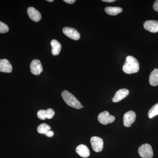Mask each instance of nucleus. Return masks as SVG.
Segmentation results:
<instances>
[{
    "mask_svg": "<svg viewBox=\"0 0 158 158\" xmlns=\"http://www.w3.org/2000/svg\"><path fill=\"white\" fill-rule=\"evenodd\" d=\"M139 70V63L138 60L132 56L126 57V62L123 66V70L125 73L132 74L136 73Z\"/></svg>",
    "mask_w": 158,
    "mask_h": 158,
    "instance_id": "f257e3e1",
    "label": "nucleus"
},
{
    "mask_svg": "<svg viewBox=\"0 0 158 158\" xmlns=\"http://www.w3.org/2000/svg\"><path fill=\"white\" fill-rule=\"evenodd\" d=\"M62 97L66 104L69 106L76 109H80L82 108L81 103L72 94L67 90H65L62 91Z\"/></svg>",
    "mask_w": 158,
    "mask_h": 158,
    "instance_id": "f03ea898",
    "label": "nucleus"
},
{
    "mask_svg": "<svg viewBox=\"0 0 158 158\" xmlns=\"http://www.w3.org/2000/svg\"><path fill=\"white\" fill-rule=\"evenodd\" d=\"M138 152L142 158H152L153 156L152 148L148 144L141 145L138 148Z\"/></svg>",
    "mask_w": 158,
    "mask_h": 158,
    "instance_id": "7ed1b4c3",
    "label": "nucleus"
},
{
    "mask_svg": "<svg viewBox=\"0 0 158 158\" xmlns=\"http://www.w3.org/2000/svg\"><path fill=\"white\" fill-rule=\"evenodd\" d=\"M98 119L102 124L107 125L113 123L115 120V117L110 115L108 111H105L99 114Z\"/></svg>",
    "mask_w": 158,
    "mask_h": 158,
    "instance_id": "20e7f679",
    "label": "nucleus"
},
{
    "mask_svg": "<svg viewBox=\"0 0 158 158\" xmlns=\"http://www.w3.org/2000/svg\"><path fill=\"white\" fill-rule=\"evenodd\" d=\"M90 143L92 148L96 152H100L103 148V141L101 138L94 136L90 138Z\"/></svg>",
    "mask_w": 158,
    "mask_h": 158,
    "instance_id": "39448f33",
    "label": "nucleus"
},
{
    "mask_svg": "<svg viewBox=\"0 0 158 158\" xmlns=\"http://www.w3.org/2000/svg\"><path fill=\"white\" fill-rule=\"evenodd\" d=\"M136 114L134 111H129L125 113L123 116V124L125 127H130L135 122Z\"/></svg>",
    "mask_w": 158,
    "mask_h": 158,
    "instance_id": "423d86ee",
    "label": "nucleus"
},
{
    "mask_svg": "<svg viewBox=\"0 0 158 158\" xmlns=\"http://www.w3.org/2000/svg\"><path fill=\"white\" fill-rule=\"evenodd\" d=\"M30 69L31 73L34 75H39L43 71L42 65L40 61L38 59H34L31 62Z\"/></svg>",
    "mask_w": 158,
    "mask_h": 158,
    "instance_id": "0eeeda50",
    "label": "nucleus"
},
{
    "mask_svg": "<svg viewBox=\"0 0 158 158\" xmlns=\"http://www.w3.org/2000/svg\"><path fill=\"white\" fill-rule=\"evenodd\" d=\"M62 31L65 35L71 39L75 40H77L80 39V33L75 29L65 27L63 29Z\"/></svg>",
    "mask_w": 158,
    "mask_h": 158,
    "instance_id": "6e6552de",
    "label": "nucleus"
},
{
    "mask_svg": "<svg viewBox=\"0 0 158 158\" xmlns=\"http://www.w3.org/2000/svg\"><path fill=\"white\" fill-rule=\"evenodd\" d=\"M144 27L145 30L152 33L158 32V21L150 20L146 21L144 23Z\"/></svg>",
    "mask_w": 158,
    "mask_h": 158,
    "instance_id": "1a4fd4ad",
    "label": "nucleus"
},
{
    "mask_svg": "<svg viewBox=\"0 0 158 158\" xmlns=\"http://www.w3.org/2000/svg\"><path fill=\"white\" fill-rule=\"evenodd\" d=\"M55 115V112L52 109H48L47 110H40L37 112V117L40 119L44 120L45 118L51 119Z\"/></svg>",
    "mask_w": 158,
    "mask_h": 158,
    "instance_id": "9d476101",
    "label": "nucleus"
},
{
    "mask_svg": "<svg viewBox=\"0 0 158 158\" xmlns=\"http://www.w3.org/2000/svg\"><path fill=\"white\" fill-rule=\"evenodd\" d=\"M27 12L29 17L33 21L37 22L41 19V14L34 7H29L27 10Z\"/></svg>",
    "mask_w": 158,
    "mask_h": 158,
    "instance_id": "9b49d317",
    "label": "nucleus"
},
{
    "mask_svg": "<svg viewBox=\"0 0 158 158\" xmlns=\"http://www.w3.org/2000/svg\"><path fill=\"white\" fill-rule=\"evenodd\" d=\"M129 91L127 89H121L118 90L115 94L113 98H112L113 102H118L123 99L128 95Z\"/></svg>",
    "mask_w": 158,
    "mask_h": 158,
    "instance_id": "f8f14e48",
    "label": "nucleus"
},
{
    "mask_svg": "<svg viewBox=\"0 0 158 158\" xmlns=\"http://www.w3.org/2000/svg\"><path fill=\"white\" fill-rule=\"evenodd\" d=\"M12 71V65L7 59H0V72L10 73Z\"/></svg>",
    "mask_w": 158,
    "mask_h": 158,
    "instance_id": "ddd939ff",
    "label": "nucleus"
},
{
    "mask_svg": "<svg viewBox=\"0 0 158 158\" xmlns=\"http://www.w3.org/2000/svg\"><path fill=\"white\" fill-rule=\"evenodd\" d=\"M76 151L79 156L83 158H88L90 154V151L87 146L84 144H80L76 148Z\"/></svg>",
    "mask_w": 158,
    "mask_h": 158,
    "instance_id": "4468645a",
    "label": "nucleus"
},
{
    "mask_svg": "<svg viewBox=\"0 0 158 158\" xmlns=\"http://www.w3.org/2000/svg\"><path fill=\"white\" fill-rule=\"evenodd\" d=\"M51 45L52 47V54L55 56L59 55L61 49V45L60 43L56 40H52L51 41Z\"/></svg>",
    "mask_w": 158,
    "mask_h": 158,
    "instance_id": "2eb2a0df",
    "label": "nucleus"
},
{
    "mask_svg": "<svg viewBox=\"0 0 158 158\" xmlns=\"http://www.w3.org/2000/svg\"><path fill=\"white\" fill-rule=\"evenodd\" d=\"M149 81L152 86L158 85V69H155L150 75Z\"/></svg>",
    "mask_w": 158,
    "mask_h": 158,
    "instance_id": "dca6fc26",
    "label": "nucleus"
},
{
    "mask_svg": "<svg viewBox=\"0 0 158 158\" xmlns=\"http://www.w3.org/2000/svg\"><path fill=\"white\" fill-rule=\"evenodd\" d=\"M106 13L110 15H116L121 13L122 8L118 7H107L105 9Z\"/></svg>",
    "mask_w": 158,
    "mask_h": 158,
    "instance_id": "f3484780",
    "label": "nucleus"
},
{
    "mask_svg": "<svg viewBox=\"0 0 158 158\" xmlns=\"http://www.w3.org/2000/svg\"><path fill=\"white\" fill-rule=\"evenodd\" d=\"M50 127L46 123H42L40 125L37 129L38 133L40 134H44V135H45L48 132L50 131Z\"/></svg>",
    "mask_w": 158,
    "mask_h": 158,
    "instance_id": "a211bd4d",
    "label": "nucleus"
},
{
    "mask_svg": "<svg viewBox=\"0 0 158 158\" xmlns=\"http://www.w3.org/2000/svg\"><path fill=\"white\" fill-rule=\"evenodd\" d=\"M158 115V103L154 105L150 109L148 113V116L149 118H152L157 115Z\"/></svg>",
    "mask_w": 158,
    "mask_h": 158,
    "instance_id": "6ab92c4d",
    "label": "nucleus"
},
{
    "mask_svg": "<svg viewBox=\"0 0 158 158\" xmlns=\"http://www.w3.org/2000/svg\"><path fill=\"white\" fill-rule=\"evenodd\" d=\"M9 31V28L8 26L5 23L0 21V33L4 34V33H7Z\"/></svg>",
    "mask_w": 158,
    "mask_h": 158,
    "instance_id": "aec40b11",
    "label": "nucleus"
},
{
    "mask_svg": "<svg viewBox=\"0 0 158 158\" xmlns=\"http://www.w3.org/2000/svg\"><path fill=\"white\" fill-rule=\"evenodd\" d=\"M154 10L158 12V0H156L153 6Z\"/></svg>",
    "mask_w": 158,
    "mask_h": 158,
    "instance_id": "412c9836",
    "label": "nucleus"
},
{
    "mask_svg": "<svg viewBox=\"0 0 158 158\" xmlns=\"http://www.w3.org/2000/svg\"><path fill=\"white\" fill-rule=\"evenodd\" d=\"M45 135L48 137H52L53 136L54 133L52 131H49Z\"/></svg>",
    "mask_w": 158,
    "mask_h": 158,
    "instance_id": "4be33fe9",
    "label": "nucleus"
},
{
    "mask_svg": "<svg viewBox=\"0 0 158 158\" xmlns=\"http://www.w3.org/2000/svg\"><path fill=\"white\" fill-rule=\"evenodd\" d=\"M64 2L69 4H73L76 2V0H64Z\"/></svg>",
    "mask_w": 158,
    "mask_h": 158,
    "instance_id": "5701e85b",
    "label": "nucleus"
},
{
    "mask_svg": "<svg viewBox=\"0 0 158 158\" xmlns=\"http://www.w3.org/2000/svg\"><path fill=\"white\" fill-rule=\"evenodd\" d=\"M102 2H115V0H102Z\"/></svg>",
    "mask_w": 158,
    "mask_h": 158,
    "instance_id": "b1692460",
    "label": "nucleus"
},
{
    "mask_svg": "<svg viewBox=\"0 0 158 158\" xmlns=\"http://www.w3.org/2000/svg\"><path fill=\"white\" fill-rule=\"evenodd\" d=\"M47 2H53V0H47Z\"/></svg>",
    "mask_w": 158,
    "mask_h": 158,
    "instance_id": "393cba45",
    "label": "nucleus"
}]
</instances>
